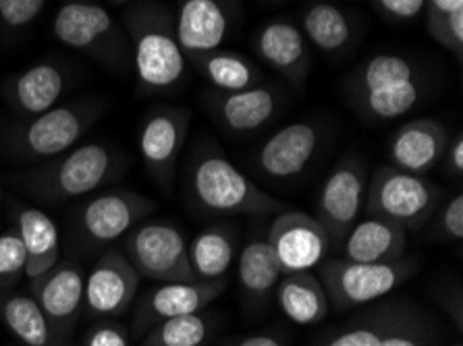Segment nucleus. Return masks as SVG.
Returning a JSON list of instances; mask_svg holds the SVG:
<instances>
[{"mask_svg":"<svg viewBox=\"0 0 463 346\" xmlns=\"http://www.w3.org/2000/svg\"><path fill=\"white\" fill-rule=\"evenodd\" d=\"M125 158L115 147L102 141L75 145L61 156L19 176V187L42 203H62L92 195L121 176Z\"/></svg>","mask_w":463,"mask_h":346,"instance_id":"nucleus-4","label":"nucleus"},{"mask_svg":"<svg viewBox=\"0 0 463 346\" xmlns=\"http://www.w3.org/2000/svg\"><path fill=\"white\" fill-rule=\"evenodd\" d=\"M237 232L229 224H214L189 243V266L194 280H221L233 266Z\"/></svg>","mask_w":463,"mask_h":346,"instance_id":"nucleus-27","label":"nucleus"},{"mask_svg":"<svg viewBox=\"0 0 463 346\" xmlns=\"http://www.w3.org/2000/svg\"><path fill=\"white\" fill-rule=\"evenodd\" d=\"M343 259L357 264H392L405 257L408 230L391 220L366 216L343 238Z\"/></svg>","mask_w":463,"mask_h":346,"instance_id":"nucleus-22","label":"nucleus"},{"mask_svg":"<svg viewBox=\"0 0 463 346\" xmlns=\"http://www.w3.org/2000/svg\"><path fill=\"white\" fill-rule=\"evenodd\" d=\"M237 274H240L241 288L251 299L262 301L275 291L277 282L283 276V267H280L269 238H254L243 247Z\"/></svg>","mask_w":463,"mask_h":346,"instance_id":"nucleus-30","label":"nucleus"},{"mask_svg":"<svg viewBox=\"0 0 463 346\" xmlns=\"http://www.w3.org/2000/svg\"><path fill=\"white\" fill-rule=\"evenodd\" d=\"M463 9V0H426L424 13H426V25L437 23L451 13Z\"/></svg>","mask_w":463,"mask_h":346,"instance_id":"nucleus-40","label":"nucleus"},{"mask_svg":"<svg viewBox=\"0 0 463 346\" xmlns=\"http://www.w3.org/2000/svg\"><path fill=\"white\" fill-rule=\"evenodd\" d=\"M83 346H129L128 330L115 322L98 323V326L90 330Z\"/></svg>","mask_w":463,"mask_h":346,"instance_id":"nucleus-38","label":"nucleus"},{"mask_svg":"<svg viewBox=\"0 0 463 346\" xmlns=\"http://www.w3.org/2000/svg\"><path fill=\"white\" fill-rule=\"evenodd\" d=\"M67 89V70L51 61H42L21 70L6 83L5 96L13 110L24 117H38L51 110Z\"/></svg>","mask_w":463,"mask_h":346,"instance_id":"nucleus-23","label":"nucleus"},{"mask_svg":"<svg viewBox=\"0 0 463 346\" xmlns=\"http://www.w3.org/2000/svg\"><path fill=\"white\" fill-rule=\"evenodd\" d=\"M241 15V0H177L175 27L189 59L219 51Z\"/></svg>","mask_w":463,"mask_h":346,"instance_id":"nucleus-13","label":"nucleus"},{"mask_svg":"<svg viewBox=\"0 0 463 346\" xmlns=\"http://www.w3.org/2000/svg\"><path fill=\"white\" fill-rule=\"evenodd\" d=\"M269 243L283 274L312 272L326 259L333 241L314 216L296 210L279 211L270 226Z\"/></svg>","mask_w":463,"mask_h":346,"instance_id":"nucleus-14","label":"nucleus"},{"mask_svg":"<svg viewBox=\"0 0 463 346\" xmlns=\"http://www.w3.org/2000/svg\"><path fill=\"white\" fill-rule=\"evenodd\" d=\"M280 89L272 83H260L241 91H208L204 104L208 115L229 136L248 137L264 129L280 110Z\"/></svg>","mask_w":463,"mask_h":346,"instance_id":"nucleus-16","label":"nucleus"},{"mask_svg":"<svg viewBox=\"0 0 463 346\" xmlns=\"http://www.w3.org/2000/svg\"><path fill=\"white\" fill-rule=\"evenodd\" d=\"M455 346H461V344H455Z\"/></svg>","mask_w":463,"mask_h":346,"instance_id":"nucleus-45","label":"nucleus"},{"mask_svg":"<svg viewBox=\"0 0 463 346\" xmlns=\"http://www.w3.org/2000/svg\"><path fill=\"white\" fill-rule=\"evenodd\" d=\"M17 224V235L25 247V276L32 280L40 278L51 267L59 264L61 257V237L56 222L46 211L33 206L13 208Z\"/></svg>","mask_w":463,"mask_h":346,"instance_id":"nucleus-25","label":"nucleus"},{"mask_svg":"<svg viewBox=\"0 0 463 346\" xmlns=\"http://www.w3.org/2000/svg\"><path fill=\"white\" fill-rule=\"evenodd\" d=\"M426 94L420 65L403 54H376L364 61L345 83V96L357 115L372 125L397 121L416 108Z\"/></svg>","mask_w":463,"mask_h":346,"instance_id":"nucleus-2","label":"nucleus"},{"mask_svg":"<svg viewBox=\"0 0 463 346\" xmlns=\"http://www.w3.org/2000/svg\"><path fill=\"white\" fill-rule=\"evenodd\" d=\"M368 171L364 162L347 154L328 174L316 200V220H318L331 237L333 247L341 245L347 232L360 218L366 206Z\"/></svg>","mask_w":463,"mask_h":346,"instance_id":"nucleus-11","label":"nucleus"},{"mask_svg":"<svg viewBox=\"0 0 463 346\" xmlns=\"http://www.w3.org/2000/svg\"><path fill=\"white\" fill-rule=\"evenodd\" d=\"M439 232L447 241H461L463 238V195L458 193L445 203L439 216Z\"/></svg>","mask_w":463,"mask_h":346,"instance_id":"nucleus-37","label":"nucleus"},{"mask_svg":"<svg viewBox=\"0 0 463 346\" xmlns=\"http://www.w3.org/2000/svg\"><path fill=\"white\" fill-rule=\"evenodd\" d=\"M25 247L17 230H6L0 235V285H13L25 276Z\"/></svg>","mask_w":463,"mask_h":346,"instance_id":"nucleus-33","label":"nucleus"},{"mask_svg":"<svg viewBox=\"0 0 463 346\" xmlns=\"http://www.w3.org/2000/svg\"><path fill=\"white\" fill-rule=\"evenodd\" d=\"M125 257L144 278L156 282L194 280L189 241L171 222L152 220L137 224L125 241Z\"/></svg>","mask_w":463,"mask_h":346,"instance_id":"nucleus-9","label":"nucleus"},{"mask_svg":"<svg viewBox=\"0 0 463 346\" xmlns=\"http://www.w3.org/2000/svg\"><path fill=\"white\" fill-rule=\"evenodd\" d=\"M322 145V126L312 121H296L264 141L254 156V168L269 181L299 179L316 160Z\"/></svg>","mask_w":463,"mask_h":346,"instance_id":"nucleus-15","label":"nucleus"},{"mask_svg":"<svg viewBox=\"0 0 463 346\" xmlns=\"http://www.w3.org/2000/svg\"><path fill=\"white\" fill-rule=\"evenodd\" d=\"M428 33L430 38L451 52L455 59L461 62L463 59V9L451 13L437 23L428 25Z\"/></svg>","mask_w":463,"mask_h":346,"instance_id":"nucleus-34","label":"nucleus"},{"mask_svg":"<svg viewBox=\"0 0 463 346\" xmlns=\"http://www.w3.org/2000/svg\"><path fill=\"white\" fill-rule=\"evenodd\" d=\"M46 0H0V21L6 30H24L40 17Z\"/></svg>","mask_w":463,"mask_h":346,"instance_id":"nucleus-35","label":"nucleus"},{"mask_svg":"<svg viewBox=\"0 0 463 346\" xmlns=\"http://www.w3.org/2000/svg\"><path fill=\"white\" fill-rule=\"evenodd\" d=\"M133 69L144 94H173L187 75V56L179 44L175 11L160 0H136L123 11Z\"/></svg>","mask_w":463,"mask_h":346,"instance_id":"nucleus-1","label":"nucleus"},{"mask_svg":"<svg viewBox=\"0 0 463 346\" xmlns=\"http://www.w3.org/2000/svg\"><path fill=\"white\" fill-rule=\"evenodd\" d=\"M264 5H283V3H289V0H262Z\"/></svg>","mask_w":463,"mask_h":346,"instance_id":"nucleus-43","label":"nucleus"},{"mask_svg":"<svg viewBox=\"0 0 463 346\" xmlns=\"http://www.w3.org/2000/svg\"><path fill=\"white\" fill-rule=\"evenodd\" d=\"M100 100H75L32 117L6 137V152L21 162H46L80 145L100 118Z\"/></svg>","mask_w":463,"mask_h":346,"instance_id":"nucleus-6","label":"nucleus"},{"mask_svg":"<svg viewBox=\"0 0 463 346\" xmlns=\"http://www.w3.org/2000/svg\"><path fill=\"white\" fill-rule=\"evenodd\" d=\"M187 193L200 210L219 216H269L285 203L258 187L214 144L195 147L187 168Z\"/></svg>","mask_w":463,"mask_h":346,"instance_id":"nucleus-3","label":"nucleus"},{"mask_svg":"<svg viewBox=\"0 0 463 346\" xmlns=\"http://www.w3.org/2000/svg\"><path fill=\"white\" fill-rule=\"evenodd\" d=\"M192 110L185 106H158L150 110L139 131V154L150 179L160 191H173L184 152Z\"/></svg>","mask_w":463,"mask_h":346,"instance_id":"nucleus-10","label":"nucleus"},{"mask_svg":"<svg viewBox=\"0 0 463 346\" xmlns=\"http://www.w3.org/2000/svg\"><path fill=\"white\" fill-rule=\"evenodd\" d=\"M443 191L426 176L403 173L395 166H381L368 182V216L384 218L405 230H420L440 206Z\"/></svg>","mask_w":463,"mask_h":346,"instance_id":"nucleus-7","label":"nucleus"},{"mask_svg":"<svg viewBox=\"0 0 463 346\" xmlns=\"http://www.w3.org/2000/svg\"><path fill=\"white\" fill-rule=\"evenodd\" d=\"M214 320L204 312L171 317L150 328L144 346H206Z\"/></svg>","mask_w":463,"mask_h":346,"instance_id":"nucleus-31","label":"nucleus"},{"mask_svg":"<svg viewBox=\"0 0 463 346\" xmlns=\"http://www.w3.org/2000/svg\"><path fill=\"white\" fill-rule=\"evenodd\" d=\"M395 307L397 301L376 305L368 313H364L360 320L354 322V326L336 332L320 346H381L391 317L395 313Z\"/></svg>","mask_w":463,"mask_h":346,"instance_id":"nucleus-32","label":"nucleus"},{"mask_svg":"<svg viewBox=\"0 0 463 346\" xmlns=\"http://www.w3.org/2000/svg\"><path fill=\"white\" fill-rule=\"evenodd\" d=\"M449 131L437 118H416L399 126L389 144L391 166L424 176L439 166L447 150Z\"/></svg>","mask_w":463,"mask_h":346,"instance_id":"nucleus-21","label":"nucleus"},{"mask_svg":"<svg viewBox=\"0 0 463 346\" xmlns=\"http://www.w3.org/2000/svg\"><path fill=\"white\" fill-rule=\"evenodd\" d=\"M439 164L443 166V173L447 176H451V179H461V174H463V136L461 133H458V136L449 141L447 150Z\"/></svg>","mask_w":463,"mask_h":346,"instance_id":"nucleus-39","label":"nucleus"},{"mask_svg":"<svg viewBox=\"0 0 463 346\" xmlns=\"http://www.w3.org/2000/svg\"><path fill=\"white\" fill-rule=\"evenodd\" d=\"M372 5L391 23H410L422 15L426 0H372Z\"/></svg>","mask_w":463,"mask_h":346,"instance_id":"nucleus-36","label":"nucleus"},{"mask_svg":"<svg viewBox=\"0 0 463 346\" xmlns=\"http://www.w3.org/2000/svg\"><path fill=\"white\" fill-rule=\"evenodd\" d=\"M254 51L258 59L289 86L304 89L314 65V54L299 25L285 17L266 21L254 35Z\"/></svg>","mask_w":463,"mask_h":346,"instance_id":"nucleus-18","label":"nucleus"},{"mask_svg":"<svg viewBox=\"0 0 463 346\" xmlns=\"http://www.w3.org/2000/svg\"><path fill=\"white\" fill-rule=\"evenodd\" d=\"M416 261L408 257L392 264H357L347 259H325L318 266V278L328 303L336 309H352L374 303L408 280Z\"/></svg>","mask_w":463,"mask_h":346,"instance_id":"nucleus-8","label":"nucleus"},{"mask_svg":"<svg viewBox=\"0 0 463 346\" xmlns=\"http://www.w3.org/2000/svg\"><path fill=\"white\" fill-rule=\"evenodd\" d=\"M139 274L123 251H104L83 286V307L94 317H117L131 307L139 288Z\"/></svg>","mask_w":463,"mask_h":346,"instance_id":"nucleus-17","label":"nucleus"},{"mask_svg":"<svg viewBox=\"0 0 463 346\" xmlns=\"http://www.w3.org/2000/svg\"><path fill=\"white\" fill-rule=\"evenodd\" d=\"M280 312L299 326H314L328 313V296L314 272H291L277 282Z\"/></svg>","mask_w":463,"mask_h":346,"instance_id":"nucleus-26","label":"nucleus"},{"mask_svg":"<svg viewBox=\"0 0 463 346\" xmlns=\"http://www.w3.org/2000/svg\"><path fill=\"white\" fill-rule=\"evenodd\" d=\"M233 346H285L279 341L277 336L270 334H254V336H245L240 342H235Z\"/></svg>","mask_w":463,"mask_h":346,"instance_id":"nucleus-41","label":"nucleus"},{"mask_svg":"<svg viewBox=\"0 0 463 346\" xmlns=\"http://www.w3.org/2000/svg\"><path fill=\"white\" fill-rule=\"evenodd\" d=\"M189 62L216 91H241L266 81L254 61L240 52L222 51V48L189 59Z\"/></svg>","mask_w":463,"mask_h":346,"instance_id":"nucleus-28","label":"nucleus"},{"mask_svg":"<svg viewBox=\"0 0 463 346\" xmlns=\"http://www.w3.org/2000/svg\"><path fill=\"white\" fill-rule=\"evenodd\" d=\"M83 286L86 278L73 261H59L40 278L32 280V296L52 330L65 338L80 320L83 309Z\"/></svg>","mask_w":463,"mask_h":346,"instance_id":"nucleus-19","label":"nucleus"},{"mask_svg":"<svg viewBox=\"0 0 463 346\" xmlns=\"http://www.w3.org/2000/svg\"><path fill=\"white\" fill-rule=\"evenodd\" d=\"M0 200H3V189H0Z\"/></svg>","mask_w":463,"mask_h":346,"instance_id":"nucleus-44","label":"nucleus"},{"mask_svg":"<svg viewBox=\"0 0 463 346\" xmlns=\"http://www.w3.org/2000/svg\"><path fill=\"white\" fill-rule=\"evenodd\" d=\"M0 317L24 346H67L52 330L33 296L11 295L0 303Z\"/></svg>","mask_w":463,"mask_h":346,"instance_id":"nucleus-29","label":"nucleus"},{"mask_svg":"<svg viewBox=\"0 0 463 346\" xmlns=\"http://www.w3.org/2000/svg\"><path fill=\"white\" fill-rule=\"evenodd\" d=\"M224 288H227V278L163 282L158 288H152L142 296L136 312V323L139 328H154L171 317L204 312L210 303L219 299Z\"/></svg>","mask_w":463,"mask_h":346,"instance_id":"nucleus-20","label":"nucleus"},{"mask_svg":"<svg viewBox=\"0 0 463 346\" xmlns=\"http://www.w3.org/2000/svg\"><path fill=\"white\" fill-rule=\"evenodd\" d=\"M301 32L320 54L339 61L355 42V21L339 5L312 0L301 13Z\"/></svg>","mask_w":463,"mask_h":346,"instance_id":"nucleus-24","label":"nucleus"},{"mask_svg":"<svg viewBox=\"0 0 463 346\" xmlns=\"http://www.w3.org/2000/svg\"><path fill=\"white\" fill-rule=\"evenodd\" d=\"M156 208L150 197L131 189H112L90 197L77 208L75 224L92 245H109L131 232Z\"/></svg>","mask_w":463,"mask_h":346,"instance_id":"nucleus-12","label":"nucleus"},{"mask_svg":"<svg viewBox=\"0 0 463 346\" xmlns=\"http://www.w3.org/2000/svg\"><path fill=\"white\" fill-rule=\"evenodd\" d=\"M52 32L61 44L118 73L129 69L131 46L123 25L98 0H62Z\"/></svg>","mask_w":463,"mask_h":346,"instance_id":"nucleus-5","label":"nucleus"},{"mask_svg":"<svg viewBox=\"0 0 463 346\" xmlns=\"http://www.w3.org/2000/svg\"><path fill=\"white\" fill-rule=\"evenodd\" d=\"M107 3H109L110 6H128V5H131V3H136V0H107Z\"/></svg>","mask_w":463,"mask_h":346,"instance_id":"nucleus-42","label":"nucleus"}]
</instances>
